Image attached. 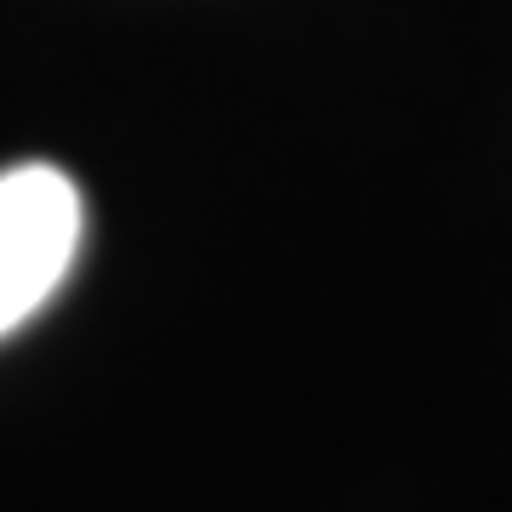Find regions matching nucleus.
I'll return each instance as SVG.
<instances>
[{"instance_id": "obj_1", "label": "nucleus", "mask_w": 512, "mask_h": 512, "mask_svg": "<svg viewBox=\"0 0 512 512\" xmlns=\"http://www.w3.org/2000/svg\"><path fill=\"white\" fill-rule=\"evenodd\" d=\"M86 234L80 188L57 165L0 171V336L35 319L69 279Z\"/></svg>"}]
</instances>
